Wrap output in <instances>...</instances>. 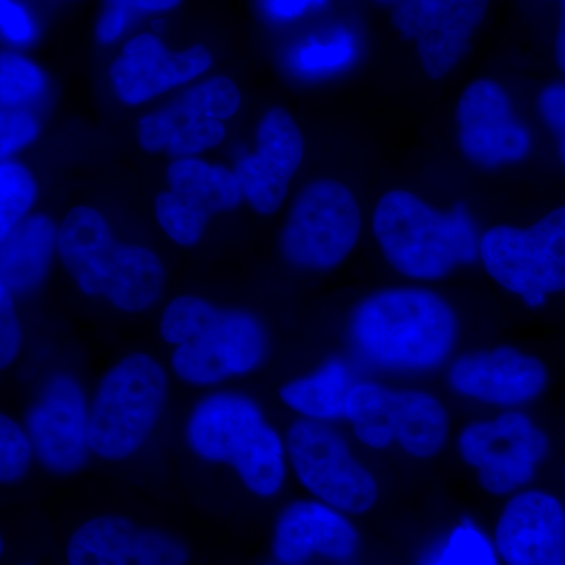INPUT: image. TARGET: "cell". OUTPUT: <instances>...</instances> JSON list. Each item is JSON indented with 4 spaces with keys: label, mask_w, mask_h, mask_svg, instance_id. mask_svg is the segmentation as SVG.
Wrapping results in <instances>:
<instances>
[{
    "label": "cell",
    "mask_w": 565,
    "mask_h": 565,
    "mask_svg": "<svg viewBox=\"0 0 565 565\" xmlns=\"http://www.w3.org/2000/svg\"><path fill=\"white\" fill-rule=\"evenodd\" d=\"M394 449L412 460H433L455 440V419L440 394L427 386L396 384L393 412Z\"/></svg>",
    "instance_id": "19"
},
{
    "label": "cell",
    "mask_w": 565,
    "mask_h": 565,
    "mask_svg": "<svg viewBox=\"0 0 565 565\" xmlns=\"http://www.w3.org/2000/svg\"><path fill=\"white\" fill-rule=\"evenodd\" d=\"M39 196V178L28 163L0 162V245L35 212Z\"/></svg>",
    "instance_id": "32"
},
{
    "label": "cell",
    "mask_w": 565,
    "mask_h": 565,
    "mask_svg": "<svg viewBox=\"0 0 565 565\" xmlns=\"http://www.w3.org/2000/svg\"><path fill=\"white\" fill-rule=\"evenodd\" d=\"M481 226L465 204L438 206L422 193L393 188L375 200L367 233L401 281L437 286L478 263Z\"/></svg>",
    "instance_id": "2"
},
{
    "label": "cell",
    "mask_w": 565,
    "mask_h": 565,
    "mask_svg": "<svg viewBox=\"0 0 565 565\" xmlns=\"http://www.w3.org/2000/svg\"><path fill=\"white\" fill-rule=\"evenodd\" d=\"M170 104L181 118H203L230 125L243 111L244 92L233 77L211 73L174 95Z\"/></svg>",
    "instance_id": "27"
},
{
    "label": "cell",
    "mask_w": 565,
    "mask_h": 565,
    "mask_svg": "<svg viewBox=\"0 0 565 565\" xmlns=\"http://www.w3.org/2000/svg\"><path fill=\"white\" fill-rule=\"evenodd\" d=\"M535 114L548 134L559 166L565 172V81L545 85L535 98Z\"/></svg>",
    "instance_id": "40"
},
{
    "label": "cell",
    "mask_w": 565,
    "mask_h": 565,
    "mask_svg": "<svg viewBox=\"0 0 565 565\" xmlns=\"http://www.w3.org/2000/svg\"><path fill=\"white\" fill-rule=\"evenodd\" d=\"M118 243L109 215L93 204H76L58 221V266L82 296L99 300Z\"/></svg>",
    "instance_id": "18"
},
{
    "label": "cell",
    "mask_w": 565,
    "mask_h": 565,
    "mask_svg": "<svg viewBox=\"0 0 565 565\" xmlns=\"http://www.w3.org/2000/svg\"><path fill=\"white\" fill-rule=\"evenodd\" d=\"M172 384L154 353L126 352L111 362L90 388L93 457L126 463L143 455L166 422Z\"/></svg>",
    "instance_id": "3"
},
{
    "label": "cell",
    "mask_w": 565,
    "mask_h": 565,
    "mask_svg": "<svg viewBox=\"0 0 565 565\" xmlns=\"http://www.w3.org/2000/svg\"><path fill=\"white\" fill-rule=\"evenodd\" d=\"M188 563L189 550L180 537L159 527L140 525L134 565H188Z\"/></svg>",
    "instance_id": "37"
},
{
    "label": "cell",
    "mask_w": 565,
    "mask_h": 565,
    "mask_svg": "<svg viewBox=\"0 0 565 565\" xmlns=\"http://www.w3.org/2000/svg\"><path fill=\"white\" fill-rule=\"evenodd\" d=\"M156 226L170 244L193 248L203 243L212 222V214L202 204L163 189L152 203Z\"/></svg>",
    "instance_id": "31"
},
{
    "label": "cell",
    "mask_w": 565,
    "mask_h": 565,
    "mask_svg": "<svg viewBox=\"0 0 565 565\" xmlns=\"http://www.w3.org/2000/svg\"><path fill=\"white\" fill-rule=\"evenodd\" d=\"M140 525L129 516L99 514L82 522L66 544L68 565H134Z\"/></svg>",
    "instance_id": "26"
},
{
    "label": "cell",
    "mask_w": 565,
    "mask_h": 565,
    "mask_svg": "<svg viewBox=\"0 0 565 565\" xmlns=\"http://www.w3.org/2000/svg\"><path fill=\"white\" fill-rule=\"evenodd\" d=\"M39 18L24 0H0V43L24 51L40 40Z\"/></svg>",
    "instance_id": "36"
},
{
    "label": "cell",
    "mask_w": 565,
    "mask_h": 565,
    "mask_svg": "<svg viewBox=\"0 0 565 565\" xmlns=\"http://www.w3.org/2000/svg\"><path fill=\"white\" fill-rule=\"evenodd\" d=\"M305 158L307 139L291 111L280 106L264 110L252 143L237 150L232 161L244 206L262 217L285 211Z\"/></svg>",
    "instance_id": "12"
},
{
    "label": "cell",
    "mask_w": 565,
    "mask_h": 565,
    "mask_svg": "<svg viewBox=\"0 0 565 565\" xmlns=\"http://www.w3.org/2000/svg\"><path fill=\"white\" fill-rule=\"evenodd\" d=\"M41 131L39 111L0 107V162L20 159L40 140Z\"/></svg>",
    "instance_id": "35"
},
{
    "label": "cell",
    "mask_w": 565,
    "mask_h": 565,
    "mask_svg": "<svg viewBox=\"0 0 565 565\" xmlns=\"http://www.w3.org/2000/svg\"><path fill=\"white\" fill-rule=\"evenodd\" d=\"M24 348L25 329L18 297L0 285V373L20 362Z\"/></svg>",
    "instance_id": "38"
},
{
    "label": "cell",
    "mask_w": 565,
    "mask_h": 565,
    "mask_svg": "<svg viewBox=\"0 0 565 565\" xmlns=\"http://www.w3.org/2000/svg\"><path fill=\"white\" fill-rule=\"evenodd\" d=\"M396 382L375 375L360 374L345 403V433L362 451L394 449L393 412Z\"/></svg>",
    "instance_id": "24"
},
{
    "label": "cell",
    "mask_w": 565,
    "mask_h": 565,
    "mask_svg": "<svg viewBox=\"0 0 565 565\" xmlns=\"http://www.w3.org/2000/svg\"><path fill=\"white\" fill-rule=\"evenodd\" d=\"M489 6L490 0H401L393 25L415 44L423 73L440 81L462 63Z\"/></svg>",
    "instance_id": "15"
},
{
    "label": "cell",
    "mask_w": 565,
    "mask_h": 565,
    "mask_svg": "<svg viewBox=\"0 0 565 565\" xmlns=\"http://www.w3.org/2000/svg\"><path fill=\"white\" fill-rule=\"evenodd\" d=\"M445 382L452 396L482 411H530L548 388L550 371L535 353L497 344L457 353Z\"/></svg>",
    "instance_id": "11"
},
{
    "label": "cell",
    "mask_w": 565,
    "mask_h": 565,
    "mask_svg": "<svg viewBox=\"0 0 565 565\" xmlns=\"http://www.w3.org/2000/svg\"><path fill=\"white\" fill-rule=\"evenodd\" d=\"M377 2L386 3V6H397L401 0H377Z\"/></svg>",
    "instance_id": "47"
},
{
    "label": "cell",
    "mask_w": 565,
    "mask_h": 565,
    "mask_svg": "<svg viewBox=\"0 0 565 565\" xmlns=\"http://www.w3.org/2000/svg\"><path fill=\"white\" fill-rule=\"evenodd\" d=\"M178 117L172 104H159L140 115L136 122V141L148 154H167L177 129Z\"/></svg>",
    "instance_id": "39"
},
{
    "label": "cell",
    "mask_w": 565,
    "mask_h": 565,
    "mask_svg": "<svg viewBox=\"0 0 565 565\" xmlns=\"http://www.w3.org/2000/svg\"><path fill=\"white\" fill-rule=\"evenodd\" d=\"M478 264L497 288L537 310L565 294V203L530 223L482 230Z\"/></svg>",
    "instance_id": "5"
},
{
    "label": "cell",
    "mask_w": 565,
    "mask_h": 565,
    "mask_svg": "<svg viewBox=\"0 0 565 565\" xmlns=\"http://www.w3.org/2000/svg\"><path fill=\"white\" fill-rule=\"evenodd\" d=\"M455 126L457 148L476 169H511L533 154V128L520 114L511 90L493 77L465 85L456 103Z\"/></svg>",
    "instance_id": "10"
},
{
    "label": "cell",
    "mask_w": 565,
    "mask_h": 565,
    "mask_svg": "<svg viewBox=\"0 0 565 565\" xmlns=\"http://www.w3.org/2000/svg\"><path fill=\"white\" fill-rule=\"evenodd\" d=\"M166 189L202 204L212 217L244 206L239 181L232 162L210 158H173L166 169Z\"/></svg>",
    "instance_id": "25"
},
{
    "label": "cell",
    "mask_w": 565,
    "mask_h": 565,
    "mask_svg": "<svg viewBox=\"0 0 565 565\" xmlns=\"http://www.w3.org/2000/svg\"><path fill=\"white\" fill-rule=\"evenodd\" d=\"M51 77L44 66L20 50L0 51V107L36 110L51 95Z\"/></svg>",
    "instance_id": "28"
},
{
    "label": "cell",
    "mask_w": 565,
    "mask_h": 565,
    "mask_svg": "<svg viewBox=\"0 0 565 565\" xmlns=\"http://www.w3.org/2000/svg\"><path fill=\"white\" fill-rule=\"evenodd\" d=\"M460 462L494 498L535 484L552 452V440L530 411L487 412L456 430Z\"/></svg>",
    "instance_id": "7"
},
{
    "label": "cell",
    "mask_w": 565,
    "mask_h": 565,
    "mask_svg": "<svg viewBox=\"0 0 565 565\" xmlns=\"http://www.w3.org/2000/svg\"><path fill=\"white\" fill-rule=\"evenodd\" d=\"M459 311L437 286L399 281L367 292L345 321L348 356L360 373L415 382L445 373L459 353Z\"/></svg>",
    "instance_id": "1"
},
{
    "label": "cell",
    "mask_w": 565,
    "mask_h": 565,
    "mask_svg": "<svg viewBox=\"0 0 565 565\" xmlns=\"http://www.w3.org/2000/svg\"><path fill=\"white\" fill-rule=\"evenodd\" d=\"M218 310L221 307L202 294L182 292L170 297L159 307V338L169 351L191 343L211 326Z\"/></svg>",
    "instance_id": "30"
},
{
    "label": "cell",
    "mask_w": 565,
    "mask_h": 565,
    "mask_svg": "<svg viewBox=\"0 0 565 565\" xmlns=\"http://www.w3.org/2000/svg\"><path fill=\"white\" fill-rule=\"evenodd\" d=\"M58 222L35 211L0 245V285L11 294L32 296L58 264Z\"/></svg>",
    "instance_id": "22"
},
{
    "label": "cell",
    "mask_w": 565,
    "mask_h": 565,
    "mask_svg": "<svg viewBox=\"0 0 565 565\" xmlns=\"http://www.w3.org/2000/svg\"><path fill=\"white\" fill-rule=\"evenodd\" d=\"M228 136L230 125L226 122L180 117L167 156L170 159L210 158L211 152L221 150Z\"/></svg>",
    "instance_id": "34"
},
{
    "label": "cell",
    "mask_w": 565,
    "mask_h": 565,
    "mask_svg": "<svg viewBox=\"0 0 565 565\" xmlns=\"http://www.w3.org/2000/svg\"><path fill=\"white\" fill-rule=\"evenodd\" d=\"M214 55L203 44L172 50L158 33L141 32L122 41L107 68L115 102L145 109L211 74Z\"/></svg>",
    "instance_id": "14"
},
{
    "label": "cell",
    "mask_w": 565,
    "mask_h": 565,
    "mask_svg": "<svg viewBox=\"0 0 565 565\" xmlns=\"http://www.w3.org/2000/svg\"><path fill=\"white\" fill-rule=\"evenodd\" d=\"M136 20V14L128 7L121 6L120 2H115V0H106L98 21H96V40L103 46H114V44L122 43Z\"/></svg>",
    "instance_id": "42"
},
{
    "label": "cell",
    "mask_w": 565,
    "mask_h": 565,
    "mask_svg": "<svg viewBox=\"0 0 565 565\" xmlns=\"http://www.w3.org/2000/svg\"><path fill=\"white\" fill-rule=\"evenodd\" d=\"M277 427L255 396L225 386L196 397L182 423V441L193 459L233 473Z\"/></svg>",
    "instance_id": "13"
},
{
    "label": "cell",
    "mask_w": 565,
    "mask_h": 565,
    "mask_svg": "<svg viewBox=\"0 0 565 565\" xmlns=\"http://www.w3.org/2000/svg\"><path fill=\"white\" fill-rule=\"evenodd\" d=\"M285 437L289 476L305 497L352 516L373 511L381 482L340 424L292 422Z\"/></svg>",
    "instance_id": "6"
},
{
    "label": "cell",
    "mask_w": 565,
    "mask_h": 565,
    "mask_svg": "<svg viewBox=\"0 0 565 565\" xmlns=\"http://www.w3.org/2000/svg\"><path fill=\"white\" fill-rule=\"evenodd\" d=\"M270 355V334L258 315L245 308L218 310L211 326L167 359L173 382L196 392L234 386L263 370Z\"/></svg>",
    "instance_id": "8"
},
{
    "label": "cell",
    "mask_w": 565,
    "mask_h": 565,
    "mask_svg": "<svg viewBox=\"0 0 565 565\" xmlns=\"http://www.w3.org/2000/svg\"><path fill=\"white\" fill-rule=\"evenodd\" d=\"M553 54H555L556 68L559 71L561 79L565 81V0H559V7H557V22Z\"/></svg>",
    "instance_id": "44"
},
{
    "label": "cell",
    "mask_w": 565,
    "mask_h": 565,
    "mask_svg": "<svg viewBox=\"0 0 565 565\" xmlns=\"http://www.w3.org/2000/svg\"><path fill=\"white\" fill-rule=\"evenodd\" d=\"M418 565H503L492 534L470 519L460 520L429 550Z\"/></svg>",
    "instance_id": "29"
},
{
    "label": "cell",
    "mask_w": 565,
    "mask_h": 565,
    "mask_svg": "<svg viewBox=\"0 0 565 565\" xmlns=\"http://www.w3.org/2000/svg\"><path fill=\"white\" fill-rule=\"evenodd\" d=\"M503 565H542L565 556V500L530 486L503 498L492 533Z\"/></svg>",
    "instance_id": "16"
},
{
    "label": "cell",
    "mask_w": 565,
    "mask_h": 565,
    "mask_svg": "<svg viewBox=\"0 0 565 565\" xmlns=\"http://www.w3.org/2000/svg\"><path fill=\"white\" fill-rule=\"evenodd\" d=\"M329 0H256L263 20L274 25H288L302 21L326 9Z\"/></svg>",
    "instance_id": "41"
},
{
    "label": "cell",
    "mask_w": 565,
    "mask_h": 565,
    "mask_svg": "<svg viewBox=\"0 0 565 565\" xmlns=\"http://www.w3.org/2000/svg\"><path fill=\"white\" fill-rule=\"evenodd\" d=\"M360 374L349 356H329L288 379L278 390V399L294 422L341 426L345 403Z\"/></svg>",
    "instance_id": "21"
},
{
    "label": "cell",
    "mask_w": 565,
    "mask_h": 565,
    "mask_svg": "<svg viewBox=\"0 0 565 565\" xmlns=\"http://www.w3.org/2000/svg\"><path fill=\"white\" fill-rule=\"evenodd\" d=\"M121 6L128 7L137 18L145 14H162L169 13L177 9L182 0H115Z\"/></svg>",
    "instance_id": "43"
},
{
    "label": "cell",
    "mask_w": 565,
    "mask_h": 565,
    "mask_svg": "<svg viewBox=\"0 0 565 565\" xmlns=\"http://www.w3.org/2000/svg\"><path fill=\"white\" fill-rule=\"evenodd\" d=\"M363 54V40L359 31L345 22L292 41L281 55L285 73L303 85H322L351 73Z\"/></svg>",
    "instance_id": "23"
},
{
    "label": "cell",
    "mask_w": 565,
    "mask_h": 565,
    "mask_svg": "<svg viewBox=\"0 0 565 565\" xmlns=\"http://www.w3.org/2000/svg\"><path fill=\"white\" fill-rule=\"evenodd\" d=\"M359 550L360 534L353 516L315 498L291 501L275 520L273 555L280 565L313 561L348 564Z\"/></svg>",
    "instance_id": "17"
},
{
    "label": "cell",
    "mask_w": 565,
    "mask_h": 565,
    "mask_svg": "<svg viewBox=\"0 0 565 565\" xmlns=\"http://www.w3.org/2000/svg\"><path fill=\"white\" fill-rule=\"evenodd\" d=\"M35 463L54 476L79 473L93 459L90 390L76 374L54 371L40 382L22 416Z\"/></svg>",
    "instance_id": "9"
},
{
    "label": "cell",
    "mask_w": 565,
    "mask_h": 565,
    "mask_svg": "<svg viewBox=\"0 0 565 565\" xmlns=\"http://www.w3.org/2000/svg\"><path fill=\"white\" fill-rule=\"evenodd\" d=\"M542 565H565V556L557 557V559L548 561V563Z\"/></svg>",
    "instance_id": "45"
},
{
    "label": "cell",
    "mask_w": 565,
    "mask_h": 565,
    "mask_svg": "<svg viewBox=\"0 0 565 565\" xmlns=\"http://www.w3.org/2000/svg\"><path fill=\"white\" fill-rule=\"evenodd\" d=\"M3 553H6V541H3L2 534H0V559H2Z\"/></svg>",
    "instance_id": "46"
},
{
    "label": "cell",
    "mask_w": 565,
    "mask_h": 565,
    "mask_svg": "<svg viewBox=\"0 0 565 565\" xmlns=\"http://www.w3.org/2000/svg\"><path fill=\"white\" fill-rule=\"evenodd\" d=\"M169 273L161 253L137 241L118 243L99 300L117 313L141 316L166 300Z\"/></svg>",
    "instance_id": "20"
},
{
    "label": "cell",
    "mask_w": 565,
    "mask_h": 565,
    "mask_svg": "<svg viewBox=\"0 0 565 565\" xmlns=\"http://www.w3.org/2000/svg\"><path fill=\"white\" fill-rule=\"evenodd\" d=\"M367 233V214L348 182L318 177L297 189L285 207L278 248L297 273L323 275L343 267Z\"/></svg>",
    "instance_id": "4"
},
{
    "label": "cell",
    "mask_w": 565,
    "mask_h": 565,
    "mask_svg": "<svg viewBox=\"0 0 565 565\" xmlns=\"http://www.w3.org/2000/svg\"><path fill=\"white\" fill-rule=\"evenodd\" d=\"M35 465L24 423L0 411V486L20 484Z\"/></svg>",
    "instance_id": "33"
}]
</instances>
